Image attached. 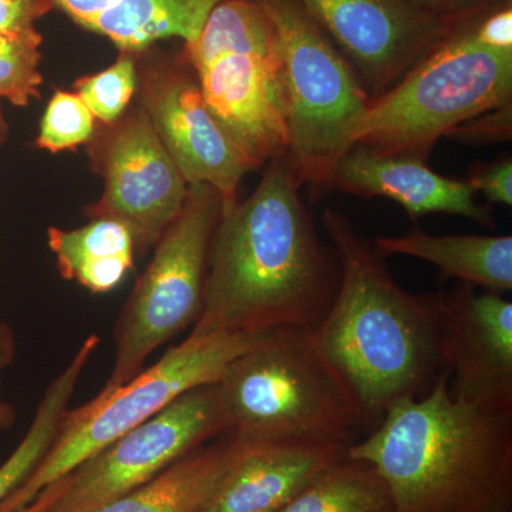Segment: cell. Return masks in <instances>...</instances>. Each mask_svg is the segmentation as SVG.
Returning a JSON list of instances; mask_svg holds the SVG:
<instances>
[{
	"instance_id": "cell-1",
	"label": "cell",
	"mask_w": 512,
	"mask_h": 512,
	"mask_svg": "<svg viewBox=\"0 0 512 512\" xmlns=\"http://www.w3.org/2000/svg\"><path fill=\"white\" fill-rule=\"evenodd\" d=\"M302 185L285 153L269 161L249 197L222 205L191 332L316 329L335 298L339 262L320 244Z\"/></svg>"
},
{
	"instance_id": "cell-2",
	"label": "cell",
	"mask_w": 512,
	"mask_h": 512,
	"mask_svg": "<svg viewBox=\"0 0 512 512\" xmlns=\"http://www.w3.org/2000/svg\"><path fill=\"white\" fill-rule=\"evenodd\" d=\"M322 222L338 258L339 285L312 338L348 386L370 433L393 403L423 396L446 369L439 298L404 291L386 256L346 215L329 208Z\"/></svg>"
},
{
	"instance_id": "cell-3",
	"label": "cell",
	"mask_w": 512,
	"mask_h": 512,
	"mask_svg": "<svg viewBox=\"0 0 512 512\" xmlns=\"http://www.w3.org/2000/svg\"><path fill=\"white\" fill-rule=\"evenodd\" d=\"M443 369L423 396L393 403L348 448L375 468L393 512H498L511 508L512 414L454 399Z\"/></svg>"
},
{
	"instance_id": "cell-4",
	"label": "cell",
	"mask_w": 512,
	"mask_h": 512,
	"mask_svg": "<svg viewBox=\"0 0 512 512\" xmlns=\"http://www.w3.org/2000/svg\"><path fill=\"white\" fill-rule=\"evenodd\" d=\"M229 433L251 441L348 444L369 433L348 386L312 333L282 328L237 357L217 383Z\"/></svg>"
},
{
	"instance_id": "cell-5",
	"label": "cell",
	"mask_w": 512,
	"mask_h": 512,
	"mask_svg": "<svg viewBox=\"0 0 512 512\" xmlns=\"http://www.w3.org/2000/svg\"><path fill=\"white\" fill-rule=\"evenodd\" d=\"M512 101V50L454 29L392 89L370 99L353 144L427 160L453 128Z\"/></svg>"
},
{
	"instance_id": "cell-6",
	"label": "cell",
	"mask_w": 512,
	"mask_h": 512,
	"mask_svg": "<svg viewBox=\"0 0 512 512\" xmlns=\"http://www.w3.org/2000/svg\"><path fill=\"white\" fill-rule=\"evenodd\" d=\"M202 96L251 171L288 150L282 60L259 0H225L184 46Z\"/></svg>"
},
{
	"instance_id": "cell-7",
	"label": "cell",
	"mask_w": 512,
	"mask_h": 512,
	"mask_svg": "<svg viewBox=\"0 0 512 512\" xmlns=\"http://www.w3.org/2000/svg\"><path fill=\"white\" fill-rule=\"evenodd\" d=\"M265 333L215 332L190 336L141 370L109 396H96L64 416L59 434L26 483L0 505V512H19L46 487L69 474L123 434L198 387L220 382L237 357L255 348Z\"/></svg>"
},
{
	"instance_id": "cell-8",
	"label": "cell",
	"mask_w": 512,
	"mask_h": 512,
	"mask_svg": "<svg viewBox=\"0 0 512 512\" xmlns=\"http://www.w3.org/2000/svg\"><path fill=\"white\" fill-rule=\"evenodd\" d=\"M274 25L282 60L288 150L311 197L332 188L333 171L353 146L369 96L345 56L296 0H259Z\"/></svg>"
},
{
	"instance_id": "cell-9",
	"label": "cell",
	"mask_w": 512,
	"mask_h": 512,
	"mask_svg": "<svg viewBox=\"0 0 512 512\" xmlns=\"http://www.w3.org/2000/svg\"><path fill=\"white\" fill-rule=\"evenodd\" d=\"M220 192L188 187L183 210L154 245V255L114 328V363L97 396H109L143 370L151 353L200 318L212 241L222 214Z\"/></svg>"
},
{
	"instance_id": "cell-10",
	"label": "cell",
	"mask_w": 512,
	"mask_h": 512,
	"mask_svg": "<svg viewBox=\"0 0 512 512\" xmlns=\"http://www.w3.org/2000/svg\"><path fill=\"white\" fill-rule=\"evenodd\" d=\"M228 433L217 384L198 387L87 458L35 500L46 512H97Z\"/></svg>"
},
{
	"instance_id": "cell-11",
	"label": "cell",
	"mask_w": 512,
	"mask_h": 512,
	"mask_svg": "<svg viewBox=\"0 0 512 512\" xmlns=\"http://www.w3.org/2000/svg\"><path fill=\"white\" fill-rule=\"evenodd\" d=\"M136 104L188 185L207 184L224 205L237 201L251 168L202 96L190 60L154 46L137 56Z\"/></svg>"
},
{
	"instance_id": "cell-12",
	"label": "cell",
	"mask_w": 512,
	"mask_h": 512,
	"mask_svg": "<svg viewBox=\"0 0 512 512\" xmlns=\"http://www.w3.org/2000/svg\"><path fill=\"white\" fill-rule=\"evenodd\" d=\"M87 146L103 178L101 197L87 215L124 222L137 251L146 252L183 210L190 185L137 104L116 123L99 124Z\"/></svg>"
},
{
	"instance_id": "cell-13",
	"label": "cell",
	"mask_w": 512,
	"mask_h": 512,
	"mask_svg": "<svg viewBox=\"0 0 512 512\" xmlns=\"http://www.w3.org/2000/svg\"><path fill=\"white\" fill-rule=\"evenodd\" d=\"M349 57L369 99L392 89L451 32L413 0H296Z\"/></svg>"
},
{
	"instance_id": "cell-14",
	"label": "cell",
	"mask_w": 512,
	"mask_h": 512,
	"mask_svg": "<svg viewBox=\"0 0 512 512\" xmlns=\"http://www.w3.org/2000/svg\"><path fill=\"white\" fill-rule=\"evenodd\" d=\"M439 298L440 348L454 399L512 414V302L460 284Z\"/></svg>"
},
{
	"instance_id": "cell-15",
	"label": "cell",
	"mask_w": 512,
	"mask_h": 512,
	"mask_svg": "<svg viewBox=\"0 0 512 512\" xmlns=\"http://www.w3.org/2000/svg\"><path fill=\"white\" fill-rule=\"evenodd\" d=\"M348 448L329 440H245L244 450L201 512L279 511L348 457Z\"/></svg>"
},
{
	"instance_id": "cell-16",
	"label": "cell",
	"mask_w": 512,
	"mask_h": 512,
	"mask_svg": "<svg viewBox=\"0 0 512 512\" xmlns=\"http://www.w3.org/2000/svg\"><path fill=\"white\" fill-rule=\"evenodd\" d=\"M332 188L360 197L389 198L413 221L429 214H450L494 227L491 208L477 204V192L467 181L437 174L427 160L417 157L353 144L336 164Z\"/></svg>"
},
{
	"instance_id": "cell-17",
	"label": "cell",
	"mask_w": 512,
	"mask_h": 512,
	"mask_svg": "<svg viewBox=\"0 0 512 512\" xmlns=\"http://www.w3.org/2000/svg\"><path fill=\"white\" fill-rule=\"evenodd\" d=\"M80 28L109 39L120 52L141 55L158 42L191 45L212 10L225 0H49Z\"/></svg>"
},
{
	"instance_id": "cell-18",
	"label": "cell",
	"mask_w": 512,
	"mask_h": 512,
	"mask_svg": "<svg viewBox=\"0 0 512 512\" xmlns=\"http://www.w3.org/2000/svg\"><path fill=\"white\" fill-rule=\"evenodd\" d=\"M372 244L384 256L423 259L461 284L501 295L512 289L511 235H431L414 228L403 237L375 238Z\"/></svg>"
},
{
	"instance_id": "cell-19",
	"label": "cell",
	"mask_w": 512,
	"mask_h": 512,
	"mask_svg": "<svg viewBox=\"0 0 512 512\" xmlns=\"http://www.w3.org/2000/svg\"><path fill=\"white\" fill-rule=\"evenodd\" d=\"M244 446L241 437L224 434L97 512H201Z\"/></svg>"
},
{
	"instance_id": "cell-20",
	"label": "cell",
	"mask_w": 512,
	"mask_h": 512,
	"mask_svg": "<svg viewBox=\"0 0 512 512\" xmlns=\"http://www.w3.org/2000/svg\"><path fill=\"white\" fill-rule=\"evenodd\" d=\"M47 245L60 275L92 293H109L133 269L137 241L128 225L113 218H93L74 229H47Z\"/></svg>"
},
{
	"instance_id": "cell-21",
	"label": "cell",
	"mask_w": 512,
	"mask_h": 512,
	"mask_svg": "<svg viewBox=\"0 0 512 512\" xmlns=\"http://www.w3.org/2000/svg\"><path fill=\"white\" fill-rule=\"evenodd\" d=\"M99 345V336L90 335L80 345L66 369L47 387L25 437L0 466V505L26 483L52 448L77 382Z\"/></svg>"
},
{
	"instance_id": "cell-22",
	"label": "cell",
	"mask_w": 512,
	"mask_h": 512,
	"mask_svg": "<svg viewBox=\"0 0 512 512\" xmlns=\"http://www.w3.org/2000/svg\"><path fill=\"white\" fill-rule=\"evenodd\" d=\"M276 512H393L375 468L346 457Z\"/></svg>"
},
{
	"instance_id": "cell-23",
	"label": "cell",
	"mask_w": 512,
	"mask_h": 512,
	"mask_svg": "<svg viewBox=\"0 0 512 512\" xmlns=\"http://www.w3.org/2000/svg\"><path fill=\"white\" fill-rule=\"evenodd\" d=\"M42 33L35 29L25 32H0V100L16 107H28L39 99L43 74Z\"/></svg>"
},
{
	"instance_id": "cell-24",
	"label": "cell",
	"mask_w": 512,
	"mask_h": 512,
	"mask_svg": "<svg viewBox=\"0 0 512 512\" xmlns=\"http://www.w3.org/2000/svg\"><path fill=\"white\" fill-rule=\"evenodd\" d=\"M74 93L86 103L101 126H110L123 116L137 93V56L120 52L107 69L80 77Z\"/></svg>"
},
{
	"instance_id": "cell-25",
	"label": "cell",
	"mask_w": 512,
	"mask_h": 512,
	"mask_svg": "<svg viewBox=\"0 0 512 512\" xmlns=\"http://www.w3.org/2000/svg\"><path fill=\"white\" fill-rule=\"evenodd\" d=\"M99 123L79 94L57 90L40 120L36 147L57 154L89 144Z\"/></svg>"
},
{
	"instance_id": "cell-26",
	"label": "cell",
	"mask_w": 512,
	"mask_h": 512,
	"mask_svg": "<svg viewBox=\"0 0 512 512\" xmlns=\"http://www.w3.org/2000/svg\"><path fill=\"white\" fill-rule=\"evenodd\" d=\"M512 136V101L460 124L447 134L448 138L470 146L510 141Z\"/></svg>"
},
{
	"instance_id": "cell-27",
	"label": "cell",
	"mask_w": 512,
	"mask_h": 512,
	"mask_svg": "<svg viewBox=\"0 0 512 512\" xmlns=\"http://www.w3.org/2000/svg\"><path fill=\"white\" fill-rule=\"evenodd\" d=\"M468 184L487 198L488 204L512 205V158L510 154L498 160L476 165L468 175Z\"/></svg>"
},
{
	"instance_id": "cell-28",
	"label": "cell",
	"mask_w": 512,
	"mask_h": 512,
	"mask_svg": "<svg viewBox=\"0 0 512 512\" xmlns=\"http://www.w3.org/2000/svg\"><path fill=\"white\" fill-rule=\"evenodd\" d=\"M53 10L49 0H0V32L35 29L36 22Z\"/></svg>"
},
{
	"instance_id": "cell-29",
	"label": "cell",
	"mask_w": 512,
	"mask_h": 512,
	"mask_svg": "<svg viewBox=\"0 0 512 512\" xmlns=\"http://www.w3.org/2000/svg\"><path fill=\"white\" fill-rule=\"evenodd\" d=\"M477 36L487 45L498 49L512 50V10L511 6L494 10L490 15L474 23Z\"/></svg>"
},
{
	"instance_id": "cell-30",
	"label": "cell",
	"mask_w": 512,
	"mask_h": 512,
	"mask_svg": "<svg viewBox=\"0 0 512 512\" xmlns=\"http://www.w3.org/2000/svg\"><path fill=\"white\" fill-rule=\"evenodd\" d=\"M9 123L0 107V147L8 140ZM15 357V338L12 330L0 322V382H2V372L13 362Z\"/></svg>"
},
{
	"instance_id": "cell-31",
	"label": "cell",
	"mask_w": 512,
	"mask_h": 512,
	"mask_svg": "<svg viewBox=\"0 0 512 512\" xmlns=\"http://www.w3.org/2000/svg\"><path fill=\"white\" fill-rule=\"evenodd\" d=\"M16 423V409L0 400V431L9 430Z\"/></svg>"
},
{
	"instance_id": "cell-32",
	"label": "cell",
	"mask_w": 512,
	"mask_h": 512,
	"mask_svg": "<svg viewBox=\"0 0 512 512\" xmlns=\"http://www.w3.org/2000/svg\"><path fill=\"white\" fill-rule=\"evenodd\" d=\"M423 2H429L431 5L437 6H450L457 5V3L470 2V0H423Z\"/></svg>"
},
{
	"instance_id": "cell-33",
	"label": "cell",
	"mask_w": 512,
	"mask_h": 512,
	"mask_svg": "<svg viewBox=\"0 0 512 512\" xmlns=\"http://www.w3.org/2000/svg\"><path fill=\"white\" fill-rule=\"evenodd\" d=\"M19 512H46V510L40 501L35 500L32 504H29L28 507L23 508V510Z\"/></svg>"
},
{
	"instance_id": "cell-34",
	"label": "cell",
	"mask_w": 512,
	"mask_h": 512,
	"mask_svg": "<svg viewBox=\"0 0 512 512\" xmlns=\"http://www.w3.org/2000/svg\"><path fill=\"white\" fill-rule=\"evenodd\" d=\"M498 512H511V508H505V510H501V511H498Z\"/></svg>"
}]
</instances>
